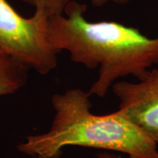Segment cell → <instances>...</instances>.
Returning <instances> with one entry per match:
<instances>
[{"instance_id": "obj_1", "label": "cell", "mask_w": 158, "mask_h": 158, "mask_svg": "<svg viewBox=\"0 0 158 158\" xmlns=\"http://www.w3.org/2000/svg\"><path fill=\"white\" fill-rule=\"evenodd\" d=\"M85 4L73 0L63 14L48 18V42L59 53L68 51L73 62L94 69L99 76L89 95L103 98L117 79L133 76L140 80L158 64V37L149 38L134 27L115 21L90 22Z\"/></svg>"}, {"instance_id": "obj_2", "label": "cell", "mask_w": 158, "mask_h": 158, "mask_svg": "<svg viewBox=\"0 0 158 158\" xmlns=\"http://www.w3.org/2000/svg\"><path fill=\"white\" fill-rule=\"evenodd\" d=\"M89 97L79 89L55 94L56 114L50 130L29 136L18 149L36 158H59L66 146L118 152L131 158H158V144L143 130L118 110L93 114Z\"/></svg>"}, {"instance_id": "obj_3", "label": "cell", "mask_w": 158, "mask_h": 158, "mask_svg": "<svg viewBox=\"0 0 158 158\" xmlns=\"http://www.w3.org/2000/svg\"><path fill=\"white\" fill-rule=\"evenodd\" d=\"M48 18L37 10L31 17L21 16L7 0H0V48L42 75L56 68L59 53L48 42Z\"/></svg>"}, {"instance_id": "obj_4", "label": "cell", "mask_w": 158, "mask_h": 158, "mask_svg": "<svg viewBox=\"0 0 158 158\" xmlns=\"http://www.w3.org/2000/svg\"><path fill=\"white\" fill-rule=\"evenodd\" d=\"M118 111L158 144V68L147 70L138 82H115Z\"/></svg>"}, {"instance_id": "obj_5", "label": "cell", "mask_w": 158, "mask_h": 158, "mask_svg": "<svg viewBox=\"0 0 158 158\" xmlns=\"http://www.w3.org/2000/svg\"><path fill=\"white\" fill-rule=\"evenodd\" d=\"M29 68L0 48V96L13 94L25 84Z\"/></svg>"}, {"instance_id": "obj_6", "label": "cell", "mask_w": 158, "mask_h": 158, "mask_svg": "<svg viewBox=\"0 0 158 158\" xmlns=\"http://www.w3.org/2000/svg\"><path fill=\"white\" fill-rule=\"evenodd\" d=\"M35 7V10L43 11L48 15L62 14L66 6L73 0H21Z\"/></svg>"}, {"instance_id": "obj_7", "label": "cell", "mask_w": 158, "mask_h": 158, "mask_svg": "<svg viewBox=\"0 0 158 158\" xmlns=\"http://www.w3.org/2000/svg\"><path fill=\"white\" fill-rule=\"evenodd\" d=\"M131 0H91L92 5L97 7H100L109 2H113L118 5H126Z\"/></svg>"}, {"instance_id": "obj_8", "label": "cell", "mask_w": 158, "mask_h": 158, "mask_svg": "<svg viewBox=\"0 0 158 158\" xmlns=\"http://www.w3.org/2000/svg\"><path fill=\"white\" fill-rule=\"evenodd\" d=\"M98 158H121L120 156H118L114 154H110L108 152H102L100 153L97 155Z\"/></svg>"}, {"instance_id": "obj_9", "label": "cell", "mask_w": 158, "mask_h": 158, "mask_svg": "<svg viewBox=\"0 0 158 158\" xmlns=\"http://www.w3.org/2000/svg\"><path fill=\"white\" fill-rule=\"evenodd\" d=\"M127 158H131V157H127Z\"/></svg>"}]
</instances>
